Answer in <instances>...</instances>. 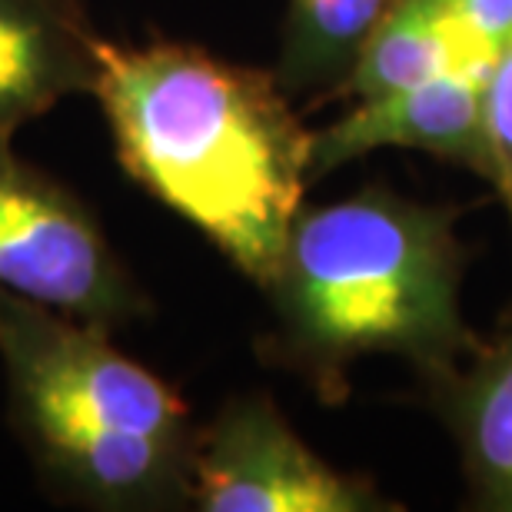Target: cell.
<instances>
[{"mask_svg":"<svg viewBox=\"0 0 512 512\" xmlns=\"http://www.w3.org/2000/svg\"><path fill=\"white\" fill-rule=\"evenodd\" d=\"M94 97L130 177L266 290L313 157L276 74L163 37L104 40Z\"/></svg>","mask_w":512,"mask_h":512,"instance_id":"obj_1","label":"cell"},{"mask_svg":"<svg viewBox=\"0 0 512 512\" xmlns=\"http://www.w3.org/2000/svg\"><path fill=\"white\" fill-rule=\"evenodd\" d=\"M456 213L386 187L303 210L266 283L276 313L270 356L323 403L350 393L360 356L393 353L439 383L476 350L459 310Z\"/></svg>","mask_w":512,"mask_h":512,"instance_id":"obj_2","label":"cell"},{"mask_svg":"<svg viewBox=\"0 0 512 512\" xmlns=\"http://www.w3.org/2000/svg\"><path fill=\"white\" fill-rule=\"evenodd\" d=\"M10 416L37 469L97 509L190 499L197 433L170 383L110 343V330L0 290Z\"/></svg>","mask_w":512,"mask_h":512,"instance_id":"obj_3","label":"cell"},{"mask_svg":"<svg viewBox=\"0 0 512 512\" xmlns=\"http://www.w3.org/2000/svg\"><path fill=\"white\" fill-rule=\"evenodd\" d=\"M0 290L110 333L147 313V296L94 213L20 157L7 133H0Z\"/></svg>","mask_w":512,"mask_h":512,"instance_id":"obj_4","label":"cell"},{"mask_svg":"<svg viewBox=\"0 0 512 512\" xmlns=\"http://www.w3.org/2000/svg\"><path fill=\"white\" fill-rule=\"evenodd\" d=\"M190 503L203 512H380L396 503L326 463L273 399L237 396L197 433Z\"/></svg>","mask_w":512,"mask_h":512,"instance_id":"obj_5","label":"cell"},{"mask_svg":"<svg viewBox=\"0 0 512 512\" xmlns=\"http://www.w3.org/2000/svg\"><path fill=\"white\" fill-rule=\"evenodd\" d=\"M483 90L486 77L443 74L396 94L360 100L350 114L313 133L310 180H320L373 150L403 147L463 163L499 187Z\"/></svg>","mask_w":512,"mask_h":512,"instance_id":"obj_6","label":"cell"},{"mask_svg":"<svg viewBox=\"0 0 512 512\" xmlns=\"http://www.w3.org/2000/svg\"><path fill=\"white\" fill-rule=\"evenodd\" d=\"M100 44L80 0H0V133L74 94L94 97Z\"/></svg>","mask_w":512,"mask_h":512,"instance_id":"obj_7","label":"cell"},{"mask_svg":"<svg viewBox=\"0 0 512 512\" xmlns=\"http://www.w3.org/2000/svg\"><path fill=\"white\" fill-rule=\"evenodd\" d=\"M493 64L496 54L453 0H386L336 94L360 104L443 74L489 77Z\"/></svg>","mask_w":512,"mask_h":512,"instance_id":"obj_8","label":"cell"},{"mask_svg":"<svg viewBox=\"0 0 512 512\" xmlns=\"http://www.w3.org/2000/svg\"><path fill=\"white\" fill-rule=\"evenodd\" d=\"M436 393L476 499L486 509L512 512V316L493 343L476 346L466 370L436 383Z\"/></svg>","mask_w":512,"mask_h":512,"instance_id":"obj_9","label":"cell"},{"mask_svg":"<svg viewBox=\"0 0 512 512\" xmlns=\"http://www.w3.org/2000/svg\"><path fill=\"white\" fill-rule=\"evenodd\" d=\"M383 4L386 0H290L280 67L273 70L286 94L340 87Z\"/></svg>","mask_w":512,"mask_h":512,"instance_id":"obj_10","label":"cell"},{"mask_svg":"<svg viewBox=\"0 0 512 512\" xmlns=\"http://www.w3.org/2000/svg\"><path fill=\"white\" fill-rule=\"evenodd\" d=\"M486 130L499 167V193L512 210V44L503 47L486 77Z\"/></svg>","mask_w":512,"mask_h":512,"instance_id":"obj_11","label":"cell"},{"mask_svg":"<svg viewBox=\"0 0 512 512\" xmlns=\"http://www.w3.org/2000/svg\"><path fill=\"white\" fill-rule=\"evenodd\" d=\"M453 4L496 57L512 44V0H453Z\"/></svg>","mask_w":512,"mask_h":512,"instance_id":"obj_12","label":"cell"}]
</instances>
